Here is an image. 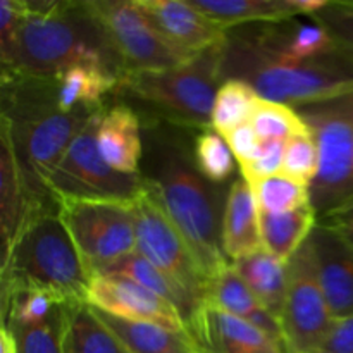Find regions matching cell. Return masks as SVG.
<instances>
[{"label":"cell","instance_id":"cell-41","mask_svg":"<svg viewBox=\"0 0 353 353\" xmlns=\"http://www.w3.org/2000/svg\"><path fill=\"white\" fill-rule=\"evenodd\" d=\"M334 224V223H333ZM338 226H341L345 230V233H347V236L350 238L352 243H353V224H338Z\"/></svg>","mask_w":353,"mask_h":353},{"label":"cell","instance_id":"cell-33","mask_svg":"<svg viewBox=\"0 0 353 353\" xmlns=\"http://www.w3.org/2000/svg\"><path fill=\"white\" fill-rule=\"evenodd\" d=\"M310 17L326 28L341 50L353 55V0H331Z\"/></svg>","mask_w":353,"mask_h":353},{"label":"cell","instance_id":"cell-37","mask_svg":"<svg viewBox=\"0 0 353 353\" xmlns=\"http://www.w3.org/2000/svg\"><path fill=\"white\" fill-rule=\"evenodd\" d=\"M223 138L226 140L228 147L231 148V152H233L238 165H243L247 164V162H250L252 159L255 157V154H257L262 141L261 138H259V134L255 133L250 121L241 124V126L234 128L233 131H230V133Z\"/></svg>","mask_w":353,"mask_h":353},{"label":"cell","instance_id":"cell-13","mask_svg":"<svg viewBox=\"0 0 353 353\" xmlns=\"http://www.w3.org/2000/svg\"><path fill=\"white\" fill-rule=\"evenodd\" d=\"M334 319L353 316V243L338 224L317 221L307 240Z\"/></svg>","mask_w":353,"mask_h":353},{"label":"cell","instance_id":"cell-22","mask_svg":"<svg viewBox=\"0 0 353 353\" xmlns=\"http://www.w3.org/2000/svg\"><path fill=\"white\" fill-rule=\"evenodd\" d=\"M97 274H116L124 276V278L131 279V281L138 283L140 286L147 288L148 292L155 293L157 296L164 299L165 302L171 303L179 314H181L183 321L188 326L190 333H192V326L195 323L196 314L203 307L195 296L190 295L183 286H179L174 279L169 278L168 274L155 268L152 262H148L143 255L138 252L128 255V257L121 259V261L114 262L112 265L105 268L103 271L97 272ZM95 276V274H93Z\"/></svg>","mask_w":353,"mask_h":353},{"label":"cell","instance_id":"cell-4","mask_svg":"<svg viewBox=\"0 0 353 353\" xmlns=\"http://www.w3.org/2000/svg\"><path fill=\"white\" fill-rule=\"evenodd\" d=\"M221 69L223 79H240L262 99L295 109L353 92V55L340 47L309 61H288L265 50L245 26L228 31Z\"/></svg>","mask_w":353,"mask_h":353},{"label":"cell","instance_id":"cell-25","mask_svg":"<svg viewBox=\"0 0 353 353\" xmlns=\"http://www.w3.org/2000/svg\"><path fill=\"white\" fill-rule=\"evenodd\" d=\"M262 245L269 254L288 265L293 255L309 240L317 224L312 203L281 214L259 212Z\"/></svg>","mask_w":353,"mask_h":353},{"label":"cell","instance_id":"cell-36","mask_svg":"<svg viewBox=\"0 0 353 353\" xmlns=\"http://www.w3.org/2000/svg\"><path fill=\"white\" fill-rule=\"evenodd\" d=\"M26 14L24 0H2L0 2V59L7 57L16 43L21 23Z\"/></svg>","mask_w":353,"mask_h":353},{"label":"cell","instance_id":"cell-35","mask_svg":"<svg viewBox=\"0 0 353 353\" xmlns=\"http://www.w3.org/2000/svg\"><path fill=\"white\" fill-rule=\"evenodd\" d=\"M296 110L303 119H330L353 128V92L324 102L296 107Z\"/></svg>","mask_w":353,"mask_h":353},{"label":"cell","instance_id":"cell-5","mask_svg":"<svg viewBox=\"0 0 353 353\" xmlns=\"http://www.w3.org/2000/svg\"><path fill=\"white\" fill-rule=\"evenodd\" d=\"M92 274L86 269L57 203L24 219L9 252L2 255V292L40 290L64 303L86 302Z\"/></svg>","mask_w":353,"mask_h":353},{"label":"cell","instance_id":"cell-23","mask_svg":"<svg viewBox=\"0 0 353 353\" xmlns=\"http://www.w3.org/2000/svg\"><path fill=\"white\" fill-rule=\"evenodd\" d=\"M192 3L224 31L299 17L296 0H192Z\"/></svg>","mask_w":353,"mask_h":353},{"label":"cell","instance_id":"cell-9","mask_svg":"<svg viewBox=\"0 0 353 353\" xmlns=\"http://www.w3.org/2000/svg\"><path fill=\"white\" fill-rule=\"evenodd\" d=\"M88 3L105 30L124 74L174 68L192 59L165 40L134 0H90Z\"/></svg>","mask_w":353,"mask_h":353},{"label":"cell","instance_id":"cell-17","mask_svg":"<svg viewBox=\"0 0 353 353\" xmlns=\"http://www.w3.org/2000/svg\"><path fill=\"white\" fill-rule=\"evenodd\" d=\"M143 124L131 107L103 110L97 130V147L103 161L117 172L140 174L143 159Z\"/></svg>","mask_w":353,"mask_h":353},{"label":"cell","instance_id":"cell-8","mask_svg":"<svg viewBox=\"0 0 353 353\" xmlns=\"http://www.w3.org/2000/svg\"><path fill=\"white\" fill-rule=\"evenodd\" d=\"M55 202L59 216L92 276L137 252L130 203L74 199Z\"/></svg>","mask_w":353,"mask_h":353},{"label":"cell","instance_id":"cell-19","mask_svg":"<svg viewBox=\"0 0 353 353\" xmlns=\"http://www.w3.org/2000/svg\"><path fill=\"white\" fill-rule=\"evenodd\" d=\"M205 303L219 307V309L254 324L255 327L264 331L268 336H271L276 343L281 345L288 352L281 323L262 307V303L255 299L254 293L248 290V286L245 285L243 279L238 276L231 264L221 269L216 276L209 279Z\"/></svg>","mask_w":353,"mask_h":353},{"label":"cell","instance_id":"cell-26","mask_svg":"<svg viewBox=\"0 0 353 353\" xmlns=\"http://www.w3.org/2000/svg\"><path fill=\"white\" fill-rule=\"evenodd\" d=\"M64 353H130L90 303L65 305Z\"/></svg>","mask_w":353,"mask_h":353},{"label":"cell","instance_id":"cell-11","mask_svg":"<svg viewBox=\"0 0 353 353\" xmlns=\"http://www.w3.org/2000/svg\"><path fill=\"white\" fill-rule=\"evenodd\" d=\"M288 292L281 327L290 353H317L334 323L326 302L309 243L288 262Z\"/></svg>","mask_w":353,"mask_h":353},{"label":"cell","instance_id":"cell-6","mask_svg":"<svg viewBox=\"0 0 353 353\" xmlns=\"http://www.w3.org/2000/svg\"><path fill=\"white\" fill-rule=\"evenodd\" d=\"M223 45L196 54L168 69L126 72L119 92L154 107L165 119L196 128H210L217 90L223 85Z\"/></svg>","mask_w":353,"mask_h":353},{"label":"cell","instance_id":"cell-39","mask_svg":"<svg viewBox=\"0 0 353 353\" xmlns=\"http://www.w3.org/2000/svg\"><path fill=\"white\" fill-rule=\"evenodd\" d=\"M0 353H17L14 334L7 326L0 327Z\"/></svg>","mask_w":353,"mask_h":353},{"label":"cell","instance_id":"cell-7","mask_svg":"<svg viewBox=\"0 0 353 353\" xmlns=\"http://www.w3.org/2000/svg\"><path fill=\"white\" fill-rule=\"evenodd\" d=\"M103 110L90 117L47 178L55 200H109L131 203L145 190L140 174L117 172L103 161L97 147V130Z\"/></svg>","mask_w":353,"mask_h":353},{"label":"cell","instance_id":"cell-18","mask_svg":"<svg viewBox=\"0 0 353 353\" xmlns=\"http://www.w3.org/2000/svg\"><path fill=\"white\" fill-rule=\"evenodd\" d=\"M264 248L259 224V209L252 186L240 176L230 185L223 216V250L234 261Z\"/></svg>","mask_w":353,"mask_h":353},{"label":"cell","instance_id":"cell-21","mask_svg":"<svg viewBox=\"0 0 353 353\" xmlns=\"http://www.w3.org/2000/svg\"><path fill=\"white\" fill-rule=\"evenodd\" d=\"M97 314L130 353H205L190 333L148 321L124 319L102 310Z\"/></svg>","mask_w":353,"mask_h":353},{"label":"cell","instance_id":"cell-27","mask_svg":"<svg viewBox=\"0 0 353 353\" xmlns=\"http://www.w3.org/2000/svg\"><path fill=\"white\" fill-rule=\"evenodd\" d=\"M261 95L240 79H224L217 90L210 128L226 137L230 131L252 119Z\"/></svg>","mask_w":353,"mask_h":353},{"label":"cell","instance_id":"cell-31","mask_svg":"<svg viewBox=\"0 0 353 353\" xmlns=\"http://www.w3.org/2000/svg\"><path fill=\"white\" fill-rule=\"evenodd\" d=\"M199 171L214 185L226 183L234 172V155L226 140L212 128H207L196 137L193 147Z\"/></svg>","mask_w":353,"mask_h":353},{"label":"cell","instance_id":"cell-12","mask_svg":"<svg viewBox=\"0 0 353 353\" xmlns=\"http://www.w3.org/2000/svg\"><path fill=\"white\" fill-rule=\"evenodd\" d=\"M319 147V172L310 185L317 221L353 205V128L330 119H305Z\"/></svg>","mask_w":353,"mask_h":353},{"label":"cell","instance_id":"cell-38","mask_svg":"<svg viewBox=\"0 0 353 353\" xmlns=\"http://www.w3.org/2000/svg\"><path fill=\"white\" fill-rule=\"evenodd\" d=\"M317 353H353V316L334 319Z\"/></svg>","mask_w":353,"mask_h":353},{"label":"cell","instance_id":"cell-15","mask_svg":"<svg viewBox=\"0 0 353 353\" xmlns=\"http://www.w3.org/2000/svg\"><path fill=\"white\" fill-rule=\"evenodd\" d=\"M169 43L188 55L202 54L226 41L228 31L207 19L186 0H134Z\"/></svg>","mask_w":353,"mask_h":353},{"label":"cell","instance_id":"cell-1","mask_svg":"<svg viewBox=\"0 0 353 353\" xmlns=\"http://www.w3.org/2000/svg\"><path fill=\"white\" fill-rule=\"evenodd\" d=\"M140 176L145 188L179 231L207 279L230 265L223 250L226 196L196 168L178 134L147 124Z\"/></svg>","mask_w":353,"mask_h":353},{"label":"cell","instance_id":"cell-10","mask_svg":"<svg viewBox=\"0 0 353 353\" xmlns=\"http://www.w3.org/2000/svg\"><path fill=\"white\" fill-rule=\"evenodd\" d=\"M130 209L138 254L205 305L209 279L200 269L185 238L169 221L157 200L145 188L141 195L130 203Z\"/></svg>","mask_w":353,"mask_h":353},{"label":"cell","instance_id":"cell-3","mask_svg":"<svg viewBox=\"0 0 353 353\" xmlns=\"http://www.w3.org/2000/svg\"><path fill=\"white\" fill-rule=\"evenodd\" d=\"M92 64L123 78L124 69L88 2H26L16 43L2 59V72L52 78Z\"/></svg>","mask_w":353,"mask_h":353},{"label":"cell","instance_id":"cell-30","mask_svg":"<svg viewBox=\"0 0 353 353\" xmlns=\"http://www.w3.org/2000/svg\"><path fill=\"white\" fill-rule=\"evenodd\" d=\"M65 305L68 303L57 307L43 323L31 326H7L14 334L17 353H64Z\"/></svg>","mask_w":353,"mask_h":353},{"label":"cell","instance_id":"cell-20","mask_svg":"<svg viewBox=\"0 0 353 353\" xmlns=\"http://www.w3.org/2000/svg\"><path fill=\"white\" fill-rule=\"evenodd\" d=\"M54 79L59 107L64 112L103 110L105 97L117 92L121 85V76L92 64L69 68L54 76Z\"/></svg>","mask_w":353,"mask_h":353},{"label":"cell","instance_id":"cell-28","mask_svg":"<svg viewBox=\"0 0 353 353\" xmlns=\"http://www.w3.org/2000/svg\"><path fill=\"white\" fill-rule=\"evenodd\" d=\"M250 186L259 212L281 214L312 203L310 202V186L290 178L283 172L261 179Z\"/></svg>","mask_w":353,"mask_h":353},{"label":"cell","instance_id":"cell-2","mask_svg":"<svg viewBox=\"0 0 353 353\" xmlns=\"http://www.w3.org/2000/svg\"><path fill=\"white\" fill-rule=\"evenodd\" d=\"M100 112V110H99ZM97 112H64L55 79L2 72V131L34 199H54L45 183L69 145Z\"/></svg>","mask_w":353,"mask_h":353},{"label":"cell","instance_id":"cell-14","mask_svg":"<svg viewBox=\"0 0 353 353\" xmlns=\"http://www.w3.org/2000/svg\"><path fill=\"white\" fill-rule=\"evenodd\" d=\"M86 303H90L93 309L124 319L148 321L169 330L190 333L181 314L171 303L124 276H92Z\"/></svg>","mask_w":353,"mask_h":353},{"label":"cell","instance_id":"cell-32","mask_svg":"<svg viewBox=\"0 0 353 353\" xmlns=\"http://www.w3.org/2000/svg\"><path fill=\"white\" fill-rule=\"evenodd\" d=\"M319 147L312 131L296 134L285 141L281 172L310 186L319 172Z\"/></svg>","mask_w":353,"mask_h":353},{"label":"cell","instance_id":"cell-24","mask_svg":"<svg viewBox=\"0 0 353 353\" xmlns=\"http://www.w3.org/2000/svg\"><path fill=\"white\" fill-rule=\"evenodd\" d=\"M233 269L265 310L281 321L288 292V268L265 248L234 261Z\"/></svg>","mask_w":353,"mask_h":353},{"label":"cell","instance_id":"cell-40","mask_svg":"<svg viewBox=\"0 0 353 353\" xmlns=\"http://www.w3.org/2000/svg\"><path fill=\"white\" fill-rule=\"evenodd\" d=\"M323 223H334V224H353V205L347 207L341 212L334 214L330 219L323 221Z\"/></svg>","mask_w":353,"mask_h":353},{"label":"cell","instance_id":"cell-16","mask_svg":"<svg viewBox=\"0 0 353 353\" xmlns=\"http://www.w3.org/2000/svg\"><path fill=\"white\" fill-rule=\"evenodd\" d=\"M192 334L205 353H288L254 324L210 303L196 314Z\"/></svg>","mask_w":353,"mask_h":353},{"label":"cell","instance_id":"cell-34","mask_svg":"<svg viewBox=\"0 0 353 353\" xmlns=\"http://www.w3.org/2000/svg\"><path fill=\"white\" fill-rule=\"evenodd\" d=\"M283 150H285V141L262 140L255 157L247 164L240 165L241 176L247 179L248 185H255L261 179L281 172Z\"/></svg>","mask_w":353,"mask_h":353},{"label":"cell","instance_id":"cell-29","mask_svg":"<svg viewBox=\"0 0 353 353\" xmlns=\"http://www.w3.org/2000/svg\"><path fill=\"white\" fill-rule=\"evenodd\" d=\"M250 124L261 140L286 141L296 134L310 133L309 124L305 123V119L300 116L295 107L272 102V100L262 99V97L252 114Z\"/></svg>","mask_w":353,"mask_h":353}]
</instances>
